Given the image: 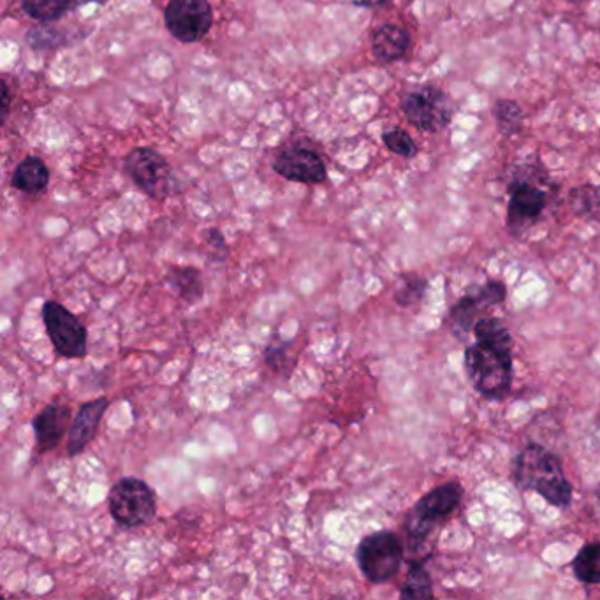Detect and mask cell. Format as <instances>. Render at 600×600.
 Segmentation results:
<instances>
[{"mask_svg": "<svg viewBox=\"0 0 600 600\" xmlns=\"http://www.w3.org/2000/svg\"><path fill=\"white\" fill-rule=\"evenodd\" d=\"M494 116L498 131L503 136H512V134L520 133L521 125L525 121L523 110L514 101H511V99H500V101H497L494 107Z\"/></svg>", "mask_w": 600, "mask_h": 600, "instance_id": "21", "label": "cell"}, {"mask_svg": "<svg viewBox=\"0 0 600 600\" xmlns=\"http://www.w3.org/2000/svg\"><path fill=\"white\" fill-rule=\"evenodd\" d=\"M291 343H270L264 351V361L270 369L275 372H284L285 365L293 366L294 361H290Z\"/></svg>", "mask_w": 600, "mask_h": 600, "instance_id": "25", "label": "cell"}, {"mask_svg": "<svg viewBox=\"0 0 600 600\" xmlns=\"http://www.w3.org/2000/svg\"><path fill=\"white\" fill-rule=\"evenodd\" d=\"M506 299V285L502 282H488L485 285H476L471 293L465 294L454 305L450 314V325L456 337H467L474 326L477 317L483 312L494 308L495 305Z\"/></svg>", "mask_w": 600, "mask_h": 600, "instance_id": "11", "label": "cell"}, {"mask_svg": "<svg viewBox=\"0 0 600 600\" xmlns=\"http://www.w3.org/2000/svg\"><path fill=\"white\" fill-rule=\"evenodd\" d=\"M107 407H110V398H106V396H101V398L81 405L80 410L72 419L69 437H67V454L71 459L80 456L94 442Z\"/></svg>", "mask_w": 600, "mask_h": 600, "instance_id": "14", "label": "cell"}, {"mask_svg": "<svg viewBox=\"0 0 600 600\" xmlns=\"http://www.w3.org/2000/svg\"><path fill=\"white\" fill-rule=\"evenodd\" d=\"M212 23L214 14L206 0H171L166 8V27L185 45L203 39Z\"/></svg>", "mask_w": 600, "mask_h": 600, "instance_id": "10", "label": "cell"}, {"mask_svg": "<svg viewBox=\"0 0 600 600\" xmlns=\"http://www.w3.org/2000/svg\"><path fill=\"white\" fill-rule=\"evenodd\" d=\"M476 343L465 351L468 381L479 395L502 398L514 375L512 338L497 317H480L474 326Z\"/></svg>", "mask_w": 600, "mask_h": 600, "instance_id": "1", "label": "cell"}, {"mask_svg": "<svg viewBox=\"0 0 600 600\" xmlns=\"http://www.w3.org/2000/svg\"><path fill=\"white\" fill-rule=\"evenodd\" d=\"M276 173L285 180L298 183H322L326 180V166L316 151L302 145H291L275 157Z\"/></svg>", "mask_w": 600, "mask_h": 600, "instance_id": "12", "label": "cell"}, {"mask_svg": "<svg viewBox=\"0 0 600 600\" xmlns=\"http://www.w3.org/2000/svg\"><path fill=\"white\" fill-rule=\"evenodd\" d=\"M573 570L585 585H600V543L582 546L573 561Z\"/></svg>", "mask_w": 600, "mask_h": 600, "instance_id": "19", "label": "cell"}, {"mask_svg": "<svg viewBox=\"0 0 600 600\" xmlns=\"http://www.w3.org/2000/svg\"><path fill=\"white\" fill-rule=\"evenodd\" d=\"M89 2H107V0H22L23 11L31 19L39 22H54L60 19L67 11L76 10Z\"/></svg>", "mask_w": 600, "mask_h": 600, "instance_id": "18", "label": "cell"}, {"mask_svg": "<svg viewBox=\"0 0 600 600\" xmlns=\"http://www.w3.org/2000/svg\"><path fill=\"white\" fill-rule=\"evenodd\" d=\"M2 118L5 121V116L10 113V89L8 84L2 83Z\"/></svg>", "mask_w": 600, "mask_h": 600, "instance_id": "26", "label": "cell"}, {"mask_svg": "<svg viewBox=\"0 0 600 600\" xmlns=\"http://www.w3.org/2000/svg\"><path fill=\"white\" fill-rule=\"evenodd\" d=\"M372 2H375V4H386L389 0H372Z\"/></svg>", "mask_w": 600, "mask_h": 600, "instance_id": "27", "label": "cell"}, {"mask_svg": "<svg viewBox=\"0 0 600 600\" xmlns=\"http://www.w3.org/2000/svg\"><path fill=\"white\" fill-rule=\"evenodd\" d=\"M46 335L58 356L83 360L89 354V331L63 303L48 299L41 308Z\"/></svg>", "mask_w": 600, "mask_h": 600, "instance_id": "7", "label": "cell"}, {"mask_svg": "<svg viewBox=\"0 0 600 600\" xmlns=\"http://www.w3.org/2000/svg\"><path fill=\"white\" fill-rule=\"evenodd\" d=\"M570 206L579 217H597L600 214V188L579 185L570 191Z\"/></svg>", "mask_w": 600, "mask_h": 600, "instance_id": "23", "label": "cell"}, {"mask_svg": "<svg viewBox=\"0 0 600 600\" xmlns=\"http://www.w3.org/2000/svg\"><path fill=\"white\" fill-rule=\"evenodd\" d=\"M69 405L48 404L32 419V430L36 439L37 453H49L60 445L66 433H69L72 422Z\"/></svg>", "mask_w": 600, "mask_h": 600, "instance_id": "13", "label": "cell"}, {"mask_svg": "<svg viewBox=\"0 0 600 600\" xmlns=\"http://www.w3.org/2000/svg\"><path fill=\"white\" fill-rule=\"evenodd\" d=\"M463 488L460 483H445L428 491L405 518V532L412 546L422 544L459 509Z\"/></svg>", "mask_w": 600, "mask_h": 600, "instance_id": "3", "label": "cell"}, {"mask_svg": "<svg viewBox=\"0 0 600 600\" xmlns=\"http://www.w3.org/2000/svg\"><path fill=\"white\" fill-rule=\"evenodd\" d=\"M166 281L188 305H196L205 296V279L197 268L173 267L166 275Z\"/></svg>", "mask_w": 600, "mask_h": 600, "instance_id": "16", "label": "cell"}, {"mask_svg": "<svg viewBox=\"0 0 600 600\" xmlns=\"http://www.w3.org/2000/svg\"><path fill=\"white\" fill-rule=\"evenodd\" d=\"M49 182L48 168L37 157H27L14 169L13 185L27 194H39Z\"/></svg>", "mask_w": 600, "mask_h": 600, "instance_id": "17", "label": "cell"}, {"mask_svg": "<svg viewBox=\"0 0 600 600\" xmlns=\"http://www.w3.org/2000/svg\"><path fill=\"white\" fill-rule=\"evenodd\" d=\"M401 110L407 121L424 133H439L445 129L454 113L453 103L448 94L432 84H422L405 94L401 99Z\"/></svg>", "mask_w": 600, "mask_h": 600, "instance_id": "8", "label": "cell"}, {"mask_svg": "<svg viewBox=\"0 0 600 600\" xmlns=\"http://www.w3.org/2000/svg\"><path fill=\"white\" fill-rule=\"evenodd\" d=\"M511 477L518 488L535 491L553 506L565 509L573 500V486L565 477L561 459L543 445H527L512 462Z\"/></svg>", "mask_w": 600, "mask_h": 600, "instance_id": "2", "label": "cell"}, {"mask_svg": "<svg viewBox=\"0 0 600 600\" xmlns=\"http://www.w3.org/2000/svg\"><path fill=\"white\" fill-rule=\"evenodd\" d=\"M125 169L133 182L151 200H166L177 188L165 157L150 148H136L125 159Z\"/></svg>", "mask_w": 600, "mask_h": 600, "instance_id": "9", "label": "cell"}, {"mask_svg": "<svg viewBox=\"0 0 600 600\" xmlns=\"http://www.w3.org/2000/svg\"><path fill=\"white\" fill-rule=\"evenodd\" d=\"M544 174L525 168L518 171L509 185V206H507V227L512 236L529 231L530 227L543 217L547 205V192L541 188Z\"/></svg>", "mask_w": 600, "mask_h": 600, "instance_id": "6", "label": "cell"}, {"mask_svg": "<svg viewBox=\"0 0 600 600\" xmlns=\"http://www.w3.org/2000/svg\"><path fill=\"white\" fill-rule=\"evenodd\" d=\"M383 139L384 145H386L393 154H396V156L410 159V157L416 156V151H418V147H416V143L410 138L409 133H405L400 127L386 131V133L383 134Z\"/></svg>", "mask_w": 600, "mask_h": 600, "instance_id": "24", "label": "cell"}, {"mask_svg": "<svg viewBox=\"0 0 600 600\" xmlns=\"http://www.w3.org/2000/svg\"><path fill=\"white\" fill-rule=\"evenodd\" d=\"M107 509L116 525L138 529L157 517V497L145 480L122 477L107 494Z\"/></svg>", "mask_w": 600, "mask_h": 600, "instance_id": "4", "label": "cell"}, {"mask_svg": "<svg viewBox=\"0 0 600 600\" xmlns=\"http://www.w3.org/2000/svg\"><path fill=\"white\" fill-rule=\"evenodd\" d=\"M427 291V281L416 273H405L398 279V284L395 287V302L400 307H412L421 302Z\"/></svg>", "mask_w": 600, "mask_h": 600, "instance_id": "22", "label": "cell"}, {"mask_svg": "<svg viewBox=\"0 0 600 600\" xmlns=\"http://www.w3.org/2000/svg\"><path fill=\"white\" fill-rule=\"evenodd\" d=\"M404 555L400 537L389 530H381L361 539L356 547V564L366 581L384 585L400 573Z\"/></svg>", "mask_w": 600, "mask_h": 600, "instance_id": "5", "label": "cell"}, {"mask_svg": "<svg viewBox=\"0 0 600 600\" xmlns=\"http://www.w3.org/2000/svg\"><path fill=\"white\" fill-rule=\"evenodd\" d=\"M410 34L400 25L387 23L378 27L372 37V52L381 63H396L409 52Z\"/></svg>", "mask_w": 600, "mask_h": 600, "instance_id": "15", "label": "cell"}, {"mask_svg": "<svg viewBox=\"0 0 600 600\" xmlns=\"http://www.w3.org/2000/svg\"><path fill=\"white\" fill-rule=\"evenodd\" d=\"M401 599H432V578L422 562H410L409 573L400 588Z\"/></svg>", "mask_w": 600, "mask_h": 600, "instance_id": "20", "label": "cell"}]
</instances>
